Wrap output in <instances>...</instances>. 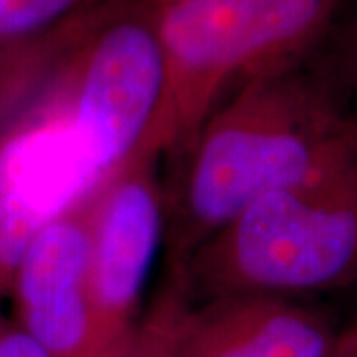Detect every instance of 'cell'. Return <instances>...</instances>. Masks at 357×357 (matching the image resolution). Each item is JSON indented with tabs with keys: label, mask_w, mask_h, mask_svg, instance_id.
<instances>
[{
	"label": "cell",
	"mask_w": 357,
	"mask_h": 357,
	"mask_svg": "<svg viewBox=\"0 0 357 357\" xmlns=\"http://www.w3.org/2000/svg\"><path fill=\"white\" fill-rule=\"evenodd\" d=\"M173 280L191 302L347 288L357 282V161L270 191L199 244Z\"/></svg>",
	"instance_id": "obj_2"
},
{
	"label": "cell",
	"mask_w": 357,
	"mask_h": 357,
	"mask_svg": "<svg viewBox=\"0 0 357 357\" xmlns=\"http://www.w3.org/2000/svg\"><path fill=\"white\" fill-rule=\"evenodd\" d=\"M109 0H0V68L46 62Z\"/></svg>",
	"instance_id": "obj_9"
},
{
	"label": "cell",
	"mask_w": 357,
	"mask_h": 357,
	"mask_svg": "<svg viewBox=\"0 0 357 357\" xmlns=\"http://www.w3.org/2000/svg\"><path fill=\"white\" fill-rule=\"evenodd\" d=\"M4 324H6V321H4V319L0 318V332H2V328H4Z\"/></svg>",
	"instance_id": "obj_15"
},
{
	"label": "cell",
	"mask_w": 357,
	"mask_h": 357,
	"mask_svg": "<svg viewBox=\"0 0 357 357\" xmlns=\"http://www.w3.org/2000/svg\"><path fill=\"white\" fill-rule=\"evenodd\" d=\"M40 82L16 68H0V126H4L38 91Z\"/></svg>",
	"instance_id": "obj_11"
},
{
	"label": "cell",
	"mask_w": 357,
	"mask_h": 357,
	"mask_svg": "<svg viewBox=\"0 0 357 357\" xmlns=\"http://www.w3.org/2000/svg\"><path fill=\"white\" fill-rule=\"evenodd\" d=\"M159 159H137L102 187L89 244V292L103 357H112L141 321V302L165 238V191Z\"/></svg>",
	"instance_id": "obj_6"
},
{
	"label": "cell",
	"mask_w": 357,
	"mask_h": 357,
	"mask_svg": "<svg viewBox=\"0 0 357 357\" xmlns=\"http://www.w3.org/2000/svg\"><path fill=\"white\" fill-rule=\"evenodd\" d=\"M0 357H50L30 340L14 321H6L0 332Z\"/></svg>",
	"instance_id": "obj_12"
},
{
	"label": "cell",
	"mask_w": 357,
	"mask_h": 357,
	"mask_svg": "<svg viewBox=\"0 0 357 357\" xmlns=\"http://www.w3.org/2000/svg\"><path fill=\"white\" fill-rule=\"evenodd\" d=\"M169 357H332V318L292 296L241 294L191 302L171 278L157 298Z\"/></svg>",
	"instance_id": "obj_7"
},
{
	"label": "cell",
	"mask_w": 357,
	"mask_h": 357,
	"mask_svg": "<svg viewBox=\"0 0 357 357\" xmlns=\"http://www.w3.org/2000/svg\"><path fill=\"white\" fill-rule=\"evenodd\" d=\"M332 357H357V318L351 321L349 328L340 333Z\"/></svg>",
	"instance_id": "obj_13"
},
{
	"label": "cell",
	"mask_w": 357,
	"mask_h": 357,
	"mask_svg": "<svg viewBox=\"0 0 357 357\" xmlns=\"http://www.w3.org/2000/svg\"><path fill=\"white\" fill-rule=\"evenodd\" d=\"M98 191L72 129L40 86L0 126V298L40 230Z\"/></svg>",
	"instance_id": "obj_5"
},
{
	"label": "cell",
	"mask_w": 357,
	"mask_h": 357,
	"mask_svg": "<svg viewBox=\"0 0 357 357\" xmlns=\"http://www.w3.org/2000/svg\"><path fill=\"white\" fill-rule=\"evenodd\" d=\"M165 77L151 0H109L44 79L100 187L141 157Z\"/></svg>",
	"instance_id": "obj_4"
},
{
	"label": "cell",
	"mask_w": 357,
	"mask_h": 357,
	"mask_svg": "<svg viewBox=\"0 0 357 357\" xmlns=\"http://www.w3.org/2000/svg\"><path fill=\"white\" fill-rule=\"evenodd\" d=\"M344 0H151L165 93L139 159L177 157L250 77L304 62Z\"/></svg>",
	"instance_id": "obj_3"
},
{
	"label": "cell",
	"mask_w": 357,
	"mask_h": 357,
	"mask_svg": "<svg viewBox=\"0 0 357 357\" xmlns=\"http://www.w3.org/2000/svg\"><path fill=\"white\" fill-rule=\"evenodd\" d=\"M345 74L349 79V86L357 96V24L351 32L349 46H347V56H345Z\"/></svg>",
	"instance_id": "obj_14"
},
{
	"label": "cell",
	"mask_w": 357,
	"mask_h": 357,
	"mask_svg": "<svg viewBox=\"0 0 357 357\" xmlns=\"http://www.w3.org/2000/svg\"><path fill=\"white\" fill-rule=\"evenodd\" d=\"M112 357H169L165 312L159 300L155 302V306L147 316H141L137 328Z\"/></svg>",
	"instance_id": "obj_10"
},
{
	"label": "cell",
	"mask_w": 357,
	"mask_h": 357,
	"mask_svg": "<svg viewBox=\"0 0 357 357\" xmlns=\"http://www.w3.org/2000/svg\"><path fill=\"white\" fill-rule=\"evenodd\" d=\"M177 157L165 195L171 268L258 197L357 161V126L298 62L243 82Z\"/></svg>",
	"instance_id": "obj_1"
},
{
	"label": "cell",
	"mask_w": 357,
	"mask_h": 357,
	"mask_svg": "<svg viewBox=\"0 0 357 357\" xmlns=\"http://www.w3.org/2000/svg\"><path fill=\"white\" fill-rule=\"evenodd\" d=\"M98 195L40 230L14 272L13 321L50 357H103L89 292Z\"/></svg>",
	"instance_id": "obj_8"
}]
</instances>
